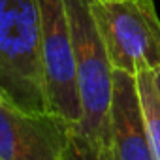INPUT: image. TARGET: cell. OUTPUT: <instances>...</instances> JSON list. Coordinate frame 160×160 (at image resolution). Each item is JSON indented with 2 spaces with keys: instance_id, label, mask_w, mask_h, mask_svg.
<instances>
[{
  "instance_id": "cell-10",
  "label": "cell",
  "mask_w": 160,
  "mask_h": 160,
  "mask_svg": "<svg viewBox=\"0 0 160 160\" xmlns=\"http://www.w3.org/2000/svg\"><path fill=\"white\" fill-rule=\"evenodd\" d=\"M0 102H2V100H0Z\"/></svg>"
},
{
  "instance_id": "cell-2",
  "label": "cell",
  "mask_w": 160,
  "mask_h": 160,
  "mask_svg": "<svg viewBox=\"0 0 160 160\" xmlns=\"http://www.w3.org/2000/svg\"><path fill=\"white\" fill-rule=\"evenodd\" d=\"M75 53L81 124L75 128L94 143L109 141V109L113 96V66L91 10V0H64Z\"/></svg>"
},
{
  "instance_id": "cell-5",
  "label": "cell",
  "mask_w": 160,
  "mask_h": 160,
  "mask_svg": "<svg viewBox=\"0 0 160 160\" xmlns=\"http://www.w3.org/2000/svg\"><path fill=\"white\" fill-rule=\"evenodd\" d=\"M58 115L0 102V160H66L72 130Z\"/></svg>"
},
{
  "instance_id": "cell-1",
  "label": "cell",
  "mask_w": 160,
  "mask_h": 160,
  "mask_svg": "<svg viewBox=\"0 0 160 160\" xmlns=\"http://www.w3.org/2000/svg\"><path fill=\"white\" fill-rule=\"evenodd\" d=\"M0 100L32 113L49 111L38 0H0Z\"/></svg>"
},
{
  "instance_id": "cell-8",
  "label": "cell",
  "mask_w": 160,
  "mask_h": 160,
  "mask_svg": "<svg viewBox=\"0 0 160 160\" xmlns=\"http://www.w3.org/2000/svg\"><path fill=\"white\" fill-rule=\"evenodd\" d=\"M66 160H115V154H113L111 145L94 143L73 128L70 136Z\"/></svg>"
},
{
  "instance_id": "cell-6",
  "label": "cell",
  "mask_w": 160,
  "mask_h": 160,
  "mask_svg": "<svg viewBox=\"0 0 160 160\" xmlns=\"http://www.w3.org/2000/svg\"><path fill=\"white\" fill-rule=\"evenodd\" d=\"M109 141L115 160H154L147 138L136 75L122 70H113Z\"/></svg>"
},
{
  "instance_id": "cell-3",
  "label": "cell",
  "mask_w": 160,
  "mask_h": 160,
  "mask_svg": "<svg viewBox=\"0 0 160 160\" xmlns=\"http://www.w3.org/2000/svg\"><path fill=\"white\" fill-rule=\"evenodd\" d=\"M113 70L136 75L160 68V17L154 0H91Z\"/></svg>"
},
{
  "instance_id": "cell-9",
  "label": "cell",
  "mask_w": 160,
  "mask_h": 160,
  "mask_svg": "<svg viewBox=\"0 0 160 160\" xmlns=\"http://www.w3.org/2000/svg\"><path fill=\"white\" fill-rule=\"evenodd\" d=\"M154 79H156V87H158V94H160V68L154 72Z\"/></svg>"
},
{
  "instance_id": "cell-7",
  "label": "cell",
  "mask_w": 160,
  "mask_h": 160,
  "mask_svg": "<svg viewBox=\"0 0 160 160\" xmlns=\"http://www.w3.org/2000/svg\"><path fill=\"white\" fill-rule=\"evenodd\" d=\"M136 85L141 100L149 145L154 160H160V94L156 87V79H154V70H149V68L139 70L136 73Z\"/></svg>"
},
{
  "instance_id": "cell-4",
  "label": "cell",
  "mask_w": 160,
  "mask_h": 160,
  "mask_svg": "<svg viewBox=\"0 0 160 160\" xmlns=\"http://www.w3.org/2000/svg\"><path fill=\"white\" fill-rule=\"evenodd\" d=\"M40 53L49 111L79 128L83 117L75 53L64 0H38Z\"/></svg>"
}]
</instances>
